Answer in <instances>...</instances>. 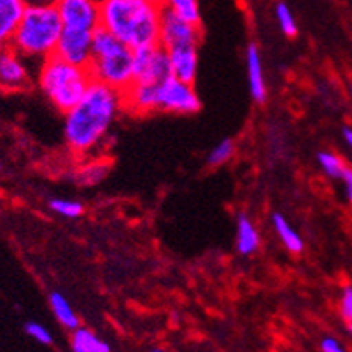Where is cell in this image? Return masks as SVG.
Listing matches in <instances>:
<instances>
[{
  "label": "cell",
  "instance_id": "obj_1",
  "mask_svg": "<svg viewBox=\"0 0 352 352\" xmlns=\"http://www.w3.org/2000/svg\"><path fill=\"white\" fill-rule=\"evenodd\" d=\"M121 113L123 94L98 81L91 82L82 100L63 114L67 149L79 160L97 158Z\"/></svg>",
  "mask_w": 352,
  "mask_h": 352
},
{
  "label": "cell",
  "instance_id": "obj_2",
  "mask_svg": "<svg viewBox=\"0 0 352 352\" xmlns=\"http://www.w3.org/2000/svg\"><path fill=\"white\" fill-rule=\"evenodd\" d=\"M162 12L149 0H100V27L132 50L156 46Z\"/></svg>",
  "mask_w": 352,
  "mask_h": 352
},
{
  "label": "cell",
  "instance_id": "obj_3",
  "mask_svg": "<svg viewBox=\"0 0 352 352\" xmlns=\"http://www.w3.org/2000/svg\"><path fill=\"white\" fill-rule=\"evenodd\" d=\"M62 32V18L54 4L28 6L12 37L11 50L21 54L32 65H39L56 53Z\"/></svg>",
  "mask_w": 352,
  "mask_h": 352
},
{
  "label": "cell",
  "instance_id": "obj_4",
  "mask_svg": "<svg viewBox=\"0 0 352 352\" xmlns=\"http://www.w3.org/2000/svg\"><path fill=\"white\" fill-rule=\"evenodd\" d=\"M35 81L41 94L47 98L58 113L67 114L82 100L94 78L88 67L74 65L53 54L39 63L35 70Z\"/></svg>",
  "mask_w": 352,
  "mask_h": 352
},
{
  "label": "cell",
  "instance_id": "obj_5",
  "mask_svg": "<svg viewBox=\"0 0 352 352\" xmlns=\"http://www.w3.org/2000/svg\"><path fill=\"white\" fill-rule=\"evenodd\" d=\"M88 69L94 81L102 82L123 94L135 79L133 50L121 43L111 32L98 27L94 32L91 60H89Z\"/></svg>",
  "mask_w": 352,
  "mask_h": 352
},
{
  "label": "cell",
  "instance_id": "obj_6",
  "mask_svg": "<svg viewBox=\"0 0 352 352\" xmlns=\"http://www.w3.org/2000/svg\"><path fill=\"white\" fill-rule=\"evenodd\" d=\"M201 107L195 85L170 76L158 85L156 91V113L195 114Z\"/></svg>",
  "mask_w": 352,
  "mask_h": 352
},
{
  "label": "cell",
  "instance_id": "obj_7",
  "mask_svg": "<svg viewBox=\"0 0 352 352\" xmlns=\"http://www.w3.org/2000/svg\"><path fill=\"white\" fill-rule=\"evenodd\" d=\"M133 81L160 85L172 76L168 53L160 44L133 50Z\"/></svg>",
  "mask_w": 352,
  "mask_h": 352
},
{
  "label": "cell",
  "instance_id": "obj_8",
  "mask_svg": "<svg viewBox=\"0 0 352 352\" xmlns=\"http://www.w3.org/2000/svg\"><path fill=\"white\" fill-rule=\"evenodd\" d=\"M201 25L186 21L181 16L163 9L162 21H160V46L165 51L175 50L182 46H200Z\"/></svg>",
  "mask_w": 352,
  "mask_h": 352
},
{
  "label": "cell",
  "instance_id": "obj_9",
  "mask_svg": "<svg viewBox=\"0 0 352 352\" xmlns=\"http://www.w3.org/2000/svg\"><path fill=\"white\" fill-rule=\"evenodd\" d=\"M63 28L91 32L100 27V0H56Z\"/></svg>",
  "mask_w": 352,
  "mask_h": 352
},
{
  "label": "cell",
  "instance_id": "obj_10",
  "mask_svg": "<svg viewBox=\"0 0 352 352\" xmlns=\"http://www.w3.org/2000/svg\"><path fill=\"white\" fill-rule=\"evenodd\" d=\"M32 63L11 47L0 50V89L21 91L28 88L34 79Z\"/></svg>",
  "mask_w": 352,
  "mask_h": 352
},
{
  "label": "cell",
  "instance_id": "obj_11",
  "mask_svg": "<svg viewBox=\"0 0 352 352\" xmlns=\"http://www.w3.org/2000/svg\"><path fill=\"white\" fill-rule=\"evenodd\" d=\"M91 44H94L91 32L63 28L54 54H58L60 58L67 60L74 65L88 67L89 60H91Z\"/></svg>",
  "mask_w": 352,
  "mask_h": 352
},
{
  "label": "cell",
  "instance_id": "obj_12",
  "mask_svg": "<svg viewBox=\"0 0 352 352\" xmlns=\"http://www.w3.org/2000/svg\"><path fill=\"white\" fill-rule=\"evenodd\" d=\"M156 91L158 85L133 81L132 86L123 91L124 113L132 116H147L156 113Z\"/></svg>",
  "mask_w": 352,
  "mask_h": 352
},
{
  "label": "cell",
  "instance_id": "obj_13",
  "mask_svg": "<svg viewBox=\"0 0 352 352\" xmlns=\"http://www.w3.org/2000/svg\"><path fill=\"white\" fill-rule=\"evenodd\" d=\"M245 67H248V82L251 97L256 104H265L268 98L267 79H265V67L261 50L256 43H249L245 50Z\"/></svg>",
  "mask_w": 352,
  "mask_h": 352
},
{
  "label": "cell",
  "instance_id": "obj_14",
  "mask_svg": "<svg viewBox=\"0 0 352 352\" xmlns=\"http://www.w3.org/2000/svg\"><path fill=\"white\" fill-rule=\"evenodd\" d=\"M27 8L25 0H0V50L11 47Z\"/></svg>",
  "mask_w": 352,
  "mask_h": 352
},
{
  "label": "cell",
  "instance_id": "obj_15",
  "mask_svg": "<svg viewBox=\"0 0 352 352\" xmlns=\"http://www.w3.org/2000/svg\"><path fill=\"white\" fill-rule=\"evenodd\" d=\"M170 60L172 76L195 85L198 74V46H182L166 51Z\"/></svg>",
  "mask_w": 352,
  "mask_h": 352
},
{
  "label": "cell",
  "instance_id": "obj_16",
  "mask_svg": "<svg viewBox=\"0 0 352 352\" xmlns=\"http://www.w3.org/2000/svg\"><path fill=\"white\" fill-rule=\"evenodd\" d=\"M235 248L239 254L252 256L261 248V235L258 226L248 214H239L235 225Z\"/></svg>",
  "mask_w": 352,
  "mask_h": 352
},
{
  "label": "cell",
  "instance_id": "obj_17",
  "mask_svg": "<svg viewBox=\"0 0 352 352\" xmlns=\"http://www.w3.org/2000/svg\"><path fill=\"white\" fill-rule=\"evenodd\" d=\"M272 226H274V232L277 233L279 240L283 242L284 249L293 254H300L305 249V242L300 236V233L293 228V225L289 223L284 214L274 212L272 214Z\"/></svg>",
  "mask_w": 352,
  "mask_h": 352
},
{
  "label": "cell",
  "instance_id": "obj_18",
  "mask_svg": "<svg viewBox=\"0 0 352 352\" xmlns=\"http://www.w3.org/2000/svg\"><path fill=\"white\" fill-rule=\"evenodd\" d=\"M107 172L109 163L104 162V160H81V165L78 166V170L74 172V179H76L78 184H82V186H94V184H98L107 175Z\"/></svg>",
  "mask_w": 352,
  "mask_h": 352
},
{
  "label": "cell",
  "instance_id": "obj_19",
  "mask_svg": "<svg viewBox=\"0 0 352 352\" xmlns=\"http://www.w3.org/2000/svg\"><path fill=\"white\" fill-rule=\"evenodd\" d=\"M47 300H50V307L51 310H53L54 318H56V321H58L63 328L74 331V329H78L79 326H81L79 324L78 314L72 309L69 300L65 298V294H62L60 291H53V293H50V298Z\"/></svg>",
  "mask_w": 352,
  "mask_h": 352
},
{
  "label": "cell",
  "instance_id": "obj_20",
  "mask_svg": "<svg viewBox=\"0 0 352 352\" xmlns=\"http://www.w3.org/2000/svg\"><path fill=\"white\" fill-rule=\"evenodd\" d=\"M70 344H72V349H79L82 352H111V345L107 342L102 340L91 329L81 328V326L72 331Z\"/></svg>",
  "mask_w": 352,
  "mask_h": 352
},
{
  "label": "cell",
  "instance_id": "obj_21",
  "mask_svg": "<svg viewBox=\"0 0 352 352\" xmlns=\"http://www.w3.org/2000/svg\"><path fill=\"white\" fill-rule=\"evenodd\" d=\"M162 8L181 16L190 23L201 25V12L198 0H163Z\"/></svg>",
  "mask_w": 352,
  "mask_h": 352
},
{
  "label": "cell",
  "instance_id": "obj_22",
  "mask_svg": "<svg viewBox=\"0 0 352 352\" xmlns=\"http://www.w3.org/2000/svg\"><path fill=\"white\" fill-rule=\"evenodd\" d=\"M275 20H277L280 32L286 37H296L298 35V21H296L293 11H291L286 2H277L275 4Z\"/></svg>",
  "mask_w": 352,
  "mask_h": 352
},
{
  "label": "cell",
  "instance_id": "obj_23",
  "mask_svg": "<svg viewBox=\"0 0 352 352\" xmlns=\"http://www.w3.org/2000/svg\"><path fill=\"white\" fill-rule=\"evenodd\" d=\"M50 209L56 216L65 217V219H78L85 214V206L79 200H70V198H53L50 200Z\"/></svg>",
  "mask_w": 352,
  "mask_h": 352
},
{
  "label": "cell",
  "instance_id": "obj_24",
  "mask_svg": "<svg viewBox=\"0 0 352 352\" xmlns=\"http://www.w3.org/2000/svg\"><path fill=\"white\" fill-rule=\"evenodd\" d=\"M236 151V144L232 139H223L221 142H217L216 146L210 149L209 156H207V165L209 166H223L225 163H228L233 158Z\"/></svg>",
  "mask_w": 352,
  "mask_h": 352
},
{
  "label": "cell",
  "instance_id": "obj_25",
  "mask_svg": "<svg viewBox=\"0 0 352 352\" xmlns=\"http://www.w3.org/2000/svg\"><path fill=\"white\" fill-rule=\"evenodd\" d=\"M318 163L322 168V172L333 179H342L344 177L345 170H347V166L344 165V162H342L335 153L321 151L318 155Z\"/></svg>",
  "mask_w": 352,
  "mask_h": 352
},
{
  "label": "cell",
  "instance_id": "obj_26",
  "mask_svg": "<svg viewBox=\"0 0 352 352\" xmlns=\"http://www.w3.org/2000/svg\"><path fill=\"white\" fill-rule=\"evenodd\" d=\"M25 333H27L30 338H34L35 342H39V344L53 345V335H51L50 329L44 324H41V322H27V324H25Z\"/></svg>",
  "mask_w": 352,
  "mask_h": 352
},
{
  "label": "cell",
  "instance_id": "obj_27",
  "mask_svg": "<svg viewBox=\"0 0 352 352\" xmlns=\"http://www.w3.org/2000/svg\"><path fill=\"white\" fill-rule=\"evenodd\" d=\"M340 314L344 321L352 322V286H345L340 298Z\"/></svg>",
  "mask_w": 352,
  "mask_h": 352
},
{
  "label": "cell",
  "instance_id": "obj_28",
  "mask_svg": "<svg viewBox=\"0 0 352 352\" xmlns=\"http://www.w3.org/2000/svg\"><path fill=\"white\" fill-rule=\"evenodd\" d=\"M321 351L322 352H345V349L342 347V344L337 340V338L326 337L321 340Z\"/></svg>",
  "mask_w": 352,
  "mask_h": 352
},
{
  "label": "cell",
  "instance_id": "obj_29",
  "mask_svg": "<svg viewBox=\"0 0 352 352\" xmlns=\"http://www.w3.org/2000/svg\"><path fill=\"white\" fill-rule=\"evenodd\" d=\"M342 179H344V182H345V193H347L349 201L352 204V170L351 168H347V170H345L344 177Z\"/></svg>",
  "mask_w": 352,
  "mask_h": 352
},
{
  "label": "cell",
  "instance_id": "obj_30",
  "mask_svg": "<svg viewBox=\"0 0 352 352\" xmlns=\"http://www.w3.org/2000/svg\"><path fill=\"white\" fill-rule=\"evenodd\" d=\"M27 6H47V4H54L56 0H25Z\"/></svg>",
  "mask_w": 352,
  "mask_h": 352
},
{
  "label": "cell",
  "instance_id": "obj_31",
  "mask_svg": "<svg viewBox=\"0 0 352 352\" xmlns=\"http://www.w3.org/2000/svg\"><path fill=\"white\" fill-rule=\"evenodd\" d=\"M344 139L349 144V147L352 149V128H344Z\"/></svg>",
  "mask_w": 352,
  "mask_h": 352
},
{
  "label": "cell",
  "instance_id": "obj_32",
  "mask_svg": "<svg viewBox=\"0 0 352 352\" xmlns=\"http://www.w3.org/2000/svg\"><path fill=\"white\" fill-rule=\"evenodd\" d=\"M149 2H153V4H158V6H162V2H163V0H149Z\"/></svg>",
  "mask_w": 352,
  "mask_h": 352
},
{
  "label": "cell",
  "instance_id": "obj_33",
  "mask_svg": "<svg viewBox=\"0 0 352 352\" xmlns=\"http://www.w3.org/2000/svg\"><path fill=\"white\" fill-rule=\"evenodd\" d=\"M349 331H351V335H352V322H349Z\"/></svg>",
  "mask_w": 352,
  "mask_h": 352
},
{
  "label": "cell",
  "instance_id": "obj_34",
  "mask_svg": "<svg viewBox=\"0 0 352 352\" xmlns=\"http://www.w3.org/2000/svg\"><path fill=\"white\" fill-rule=\"evenodd\" d=\"M153 352H165V351H162V349H155V351Z\"/></svg>",
  "mask_w": 352,
  "mask_h": 352
},
{
  "label": "cell",
  "instance_id": "obj_35",
  "mask_svg": "<svg viewBox=\"0 0 352 352\" xmlns=\"http://www.w3.org/2000/svg\"><path fill=\"white\" fill-rule=\"evenodd\" d=\"M72 352H82V351H79V349H72Z\"/></svg>",
  "mask_w": 352,
  "mask_h": 352
},
{
  "label": "cell",
  "instance_id": "obj_36",
  "mask_svg": "<svg viewBox=\"0 0 352 352\" xmlns=\"http://www.w3.org/2000/svg\"><path fill=\"white\" fill-rule=\"evenodd\" d=\"M0 172H2V162H0Z\"/></svg>",
  "mask_w": 352,
  "mask_h": 352
}]
</instances>
